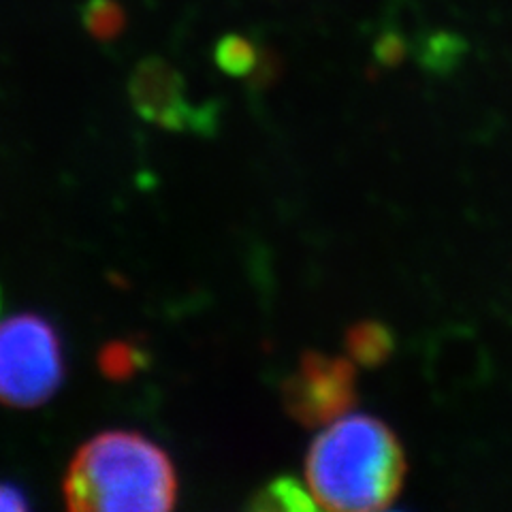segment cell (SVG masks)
Segmentation results:
<instances>
[{
    "label": "cell",
    "instance_id": "1",
    "mask_svg": "<svg viewBox=\"0 0 512 512\" xmlns=\"http://www.w3.org/2000/svg\"><path fill=\"white\" fill-rule=\"evenodd\" d=\"M406 457L389 425L372 414L335 419L314 438L306 459L312 498L327 510H380L393 504Z\"/></svg>",
    "mask_w": 512,
    "mask_h": 512
},
{
    "label": "cell",
    "instance_id": "2",
    "mask_svg": "<svg viewBox=\"0 0 512 512\" xmlns=\"http://www.w3.org/2000/svg\"><path fill=\"white\" fill-rule=\"evenodd\" d=\"M62 495L75 512H165L178 502V476L156 442L111 429L77 448Z\"/></svg>",
    "mask_w": 512,
    "mask_h": 512
},
{
    "label": "cell",
    "instance_id": "3",
    "mask_svg": "<svg viewBox=\"0 0 512 512\" xmlns=\"http://www.w3.org/2000/svg\"><path fill=\"white\" fill-rule=\"evenodd\" d=\"M64 380V352L56 327L41 314L0 320V404L37 408Z\"/></svg>",
    "mask_w": 512,
    "mask_h": 512
},
{
    "label": "cell",
    "instance_id": "4",
    "mask_svg": "<svg viewBox=\"0 0 512 512\" xmlns=\"http://www.w3.org/2000/svg\"><path fill=\"white\" fill-rule=\"evenodd\" d=\"M128 94L137 114L167 131H207L214 118L205 107L188 101L182 73L163 58L141 60L128 82Z\"/></svg>",
    "mask_w": 512,
    "mask_h": 512
},
{
    "label": "cell",
    "instance_id": "5",
    "mask_svg": "<svg viewBox=\"0 0 512 512\" xmlns=\"http://www.w3.org/2000/svg\"><path fill=\"white\" fill-rule=\"evenodd\" d=\"M348 393V374L342 363L323 359H308L301 372L291 378L286 387L288 408L303 419H325L327 410L344 406Z\"/></svg>",
    "mask_w": 512,
    "mask_h": 512
},
{
    "label": "cell",
    "instance_id": "6",
    "mask_svg": "<svg viewBox=\"0 0 512 512\" xmlns=\"http://www.w3.org/2000/svg\"><path fill=\"white\" fill-rule=\"evenodd\" d=\"M148 352L133 342H109L101 348L99 367L109 380L133 378L141 367L148 365Z\"/></svg>",
    "mask_w": 512,
    "mask_h": 512
},
{
    "label": "cell",
    "instance_id": "7",
    "mask_svg": "<svg viewBox=\"0 0 512 512\" xmlns=\"http://www.w3.org/2000/svg\"><path fill=\"white\" fill-rule=\"evenodd\" d=\"M84 26L94 39L111 41L122 35L126 13L118 0H88L84 7Z\"/></svg>",
    "mask_w": 512,
    "mask_h": 512
},
{
    "label": "cell",
    "instance_id": "8",
    "mask_svg": "<svg viewBox=\"0 0 512 512\" xmlns=\"http://www.w3.org/2000/svg\"><path fill=\"white\" fill-rule=\"evenodd\" d=\"M310 491L306 493L293 480H276L256 495L254 508H306L310 506Z\"/></svg>",
    "mask_w": 512,
    "mask_h": 512
},
{
    "label": "cell",
    "instance_id": "9",
    "mask_svg": "<svg viewBox=\"0 0 512 512\" xmlns=\"http://www.w3.org/2000/svg\"><path fill=\"white\" fill-rule=\"evenodd\" d=\"M216 62L224 73L244 75L252 69L254 50L242 37H224L216 47Z\"/></svg>",
    "mask_w": 512,
    "mask_h": 512
},
{
    "label": "cell",
    "instance_id": "10",
    "mask_svg": "<svg viewBox=\"0 0 512 512\" xmlns=\"http://www.w3.org/2000/svg\"><path fill=\"white\" fill-rule=\"evenodd\" d=\"M30 504L26 500V495L20 487L9 485V483H0V510H28Z\"/></svg>",
    "mask_w": 512,
    "mask_h": 512
}]
</instances>
